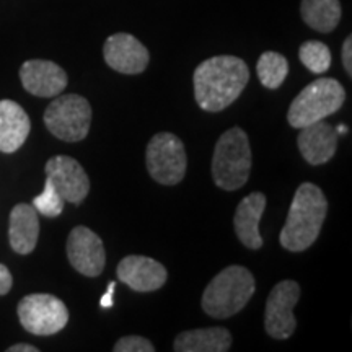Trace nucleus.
I'll return each mask as SVG.
<instances>
[{
  "mask_svg": "<svg viewBox=\"0 0 352 352\" xmlns=\"http://www.w3.org/2000/svg\"><path fill=\"white\" fill-rule=\"evenodd\" d=\"M118 277L127 287L135 292H153L164 287L166 283V270L164 264L147 256L132 254L118 264Z\"/></svg>",
  "mask_w": 352,
  "mask_h": 352,
  "instance_id": "nucleus-14",
  "label": "nucleus"
},
{
  "mask_svg": "<svg viewBox=\"0 0 352 352\" xmlns=\"http://www.w3.org/2000/svg\"><path fill=\"white\" fill-rule=\"evenodd\" d=\"M334 131H336V132H340V134H342V132H346L347 129H346V127L344 126H338V129H334Z\"/></svg>",
  "mask_w": 352,
  "mask_h": 352,
  "instance_id": "nucleus-29",
  "label": "nucleus"
},
{
  "mask_svg": "<svg viewBox=\"0 0 352 352\" xmlns=\"http://www.w3.org/2000/svg\"><path fill=\"white\" fill-rule=\"evenodd\" d=\"M114 287H116V283H111L108 285L107 292H104V296L101 297L100 300V305L103 308H111L113 307V294H114Z\"/></svg>",
  "mask_w": 352,
  "mask_h": 352,
  "instance_id": "nucleus-27",
  "label": "nucleus"
},
{
  "mask_svg": "<svg viewBox=\"0 0 352 352\" xmlns=\"http://www.w3.org/2000/svg\"><path fill=\"white\" fill-rule=\"evenodd\" d=\"M266 196L263 192H252L240 202L233 217V226L239 240L250 250H259L263 246V236L259 233V220L266 209Z\"/></svg>",
  "mask_w": 352,
  "mask_h": 352,
  "instance_id": "nucleus-16",
  "label": "nucleus"
},
{
  "mask_svg": "<svg viewBox=\"0 0 352 352\" xmlns=\"http://www.w3.org/2000/svg\"><path fill=\"white\" fill-rule=\"evenodd\" d=\"M327 212L328 201L323 191L314 183L300 184L280 232V245L296 253L310 248L318 239Z\"/></svg>",
  "mask_w": 352,
  "mask_h": 352,
  "instance_id": "nucleus-2",
  "label": "nucleus"
},
{
  "mask_svg": "<svg viewBox=\"0 0 352 352\" xmlns=\"http://www.w3.org/2000/svg\"><path fill=\"white\" fill-rule=\"evenodd\" d=\"M300 297V285L296 280H283L272 287L264 310V328L274 340H287L297 328L294 307Z\"/></svg>",
  "mask_w": 352,
  "mask_h": 352,
  "instance_id": "nucleus-9",
  "label": "nucleus"
},
{
  "mask_svg": "<svg viewBox=\"0 0 352 352\" xmlns=\"http://www.w3.org/2000/svg\"><path fill=\"white\" fill-rule=\"evenodd\" d=\"M12 283L13 279L10 271L7 270V266L0 264V296H6V294L10 292Z\"/></svg>",
  "mask_w": 352,
  "mask_h": 352,
  "instance_id": "nucleus-26",
  "label": "nucleus"
},
{
  "mask_svg": "<svg viewBox=\"0 0 352 352\" xmlns=\"http://www.w3.org/2000/svg\"><path fill=\"white\" fill-rule=\"evenodd\" d=\"M19 318L26 331L36 336H51L65 328L69 310L65 303L50 294H32L19 303Z\"/></svg>",
  "mask_w": 352,
  "mask_h": 352,
  "instance_id": "nucleus-8",
  "label": "nucleus"
},
{
  "mask_svg": "<svg viewBox=\"0 0 352 352\" xmlns=\"http://www.w3.org/2000/svg\"><path fill=\"white\" fill-rule=\"evenodd\" d=\"M346 100L344 87L334 78H318L311 82L290 103L287 120L296 129L323 121L342 107Z\"/></svg>",
  "mask_w": 352,
  "mask_h": 352,
  "instance_id": "nucleus-5",
  "label": "nucleus"
},
{
  "mask_svg": "<svg viewBox=\"0 0 352 352\" xmlns=\"http://www.w3.org/2000/svg\"><path fill=\"white\" fill-rule=\"evenodd\" d=\"M230 346V333L220 327L183 331L176 336L173 344L176 352H226Z\"/></svg>",
  "mask_w": 352,
  "mask_h": 352,
  "instance_id": "nucleus-19",
  "label": "nucleus"
},
{
  "mask_svg": "<svg viewBox=\"0 0 352 352\" xmlns=\"http://www.w3.org/2000/svg\"><path fill=\"white\" fill-rule=\"evenodd\" d=\"M67 258L72 267L87 277L100 276L107 264L103 241L87 227H76L67 239Z\"/></svg>",
  "mask_w": 352,
  "mask_h": 352,
  "instance_id": "nucleus-10",
  "label": "nucleus"
},
{
  "mask_svg": "<svg viewBox=\"0 0 352 352\" xmlns=\"http://www.w3.org/2000/svg\"><path fill=\"white\" fill-rule=\"evenodd\" d=\"M8 352H38V347H34L32 344H15L12 347H8Z\"/></svg>",
  "mask_w": 352,
  "mask_h": 352,
  "instance_id": "nucleus-28",
  "label": "nucleus"
},
{
  "mask_svg": "<svg viewBox=\"0 0 352 352\" xmlns=\"http://www.w3.org/2000/svg\"><path fill=\"white\" fill-rule=\"evenodd\" d=\"M256 72L263 87L270 88V90H276V88L283 85L285 77H287L289 63L284 56L279 54V52L267 51L259 57Z\"/></svg>",
  "mask_w": 352,
  "mask_h": 352,
  "instance_id": "nucleus-21",
  "label": "nucleus"
},
{
  "mask_svg": "<svg viewBox=\"0 0 352 352\" xmlns=\"http://www.w3.org/2000/svg\"><path fill=\"white\" fill-rule=\"evenodd\" d=\"M32 131L28 114L12 100L0 101V152L13 153L25 144Z\"/></svg>",
  "mask_w": 352,
  "mask_h": 352,
  "instance_id": "nucleus-17",
  "label": "nucleus"
},
{
  "mask_svg": "<svg viewBox=\"0 0 352 352\" xmlns=\"http://www.w3.org/2000/svg\"><path fill=\"white\" fill-rule=\"evenodd\" d=\"M20 80L28 94L39 98L59 96L67 87V74L51 60H26L20 69Z\"/></svg>",
  "mask_w": 352,
  "mask_h": 352,
  "instance_id": "nucleus-13",
  "label": "nucleus"
},
{
  "mask_svg": "<svg viewBox=\"0 0 352 352\" xmlns=\"http://www.w3.org/2000/svg\"><path fill=\"white\" fill-rule=\"evenodd\" d=\"M148 173L157 183L165 186L178 184L186 175V151L182 139L171 132H160L152 138L145 152Z\"/></svg>",
  "mask_w": 352,
  "mask_h": 352,
  "instance_id": "nucleus-7",
  "label": "nucleus"
},
{
  "mask_svg": "<svg viewBox=\"0 0 352 352\" xmlns=\"http://www.w3.org/2000/svg\"><path fill=\"white\" fill-rule=\"evenodd\" d=\"M47 131L64 142H78L88 135L91 124V107L80 95H63L44 111Z\"/></svg>",
  "mask_w": 352,
  "mask_h": 352,
  "instance_id": "nucleus-6",
  "label": "nucleus"
},
{
  "mask_svg": "<svg viewBox=\"0 0 352 352\" xmlns=\"http://www.w3.org/2000/svg\"><path fill=\"white\" fill-rule=\"evenodd\" d=\"M39 236V219L32 204H16L10 212L8 240L15 253L30 254L36 248Z\"/></svg>",
  "mask_w": 352,
  "mask_h": 352,
  "instance_id": "nucleus-18",
  "label": "nucleus"
},
{
  "mask_svg": "<svg viewBox=\"0 0 352 352\" xmlns=\"http://www.w3.org/2000/svg\"><path fill=\"white\" fill-rule=\"evenodd\" d=\"M302 64L314 74H324L331 65V51L324 43L307 41L298 51Z\"/></svg>",
  "mask_w": 352,
  "mask_h": 352,
  "instance_id": "nucleus-22",
  "label": "nucleus"
},
{
  "mask_svg": "<svg viewBox=\"0 0 352 352\" xmlns=\"http://www.w3.org/2000/svg\"><path fill=\"white\" fill-rule=\"evenodd\" d=\"M195 98L204 111L219 113L241 95L250 80V69L240 57L215 56L195 70Z\"/></svg>",
  "mask_w": 352,
  "mask_h": 352,
  "instance_id": "nucleus-1",
  "label": "nucleus"
},
{
  "mask_svg": "<svg viewBox=\"0 0 352 352\" xmlns=\"http://www.w3.org/2000/svg\"><path fill=\"white\" fill-rule=\"evenodd\" d=\"M302 19L310 28L329 33L341 20L340 0H302Z\"/></svg>",
  "mask_w": 352,
  "mask_h": 352,
  "instance_id": "nucleus-20",
  "label": "nucleus"
},
{
  "mask_svg": "<svg viewBox=\"0 0 352 352\" xmlns=\"http://www.w3.org/2000/svg\"><path fill=\"white\" fill-rule=\"evenodd\" d=\"M342 65H344L347 76H352V38L347 36L342 44Z\"/></svg>",
  "mask_w": 352,
  "mask_h": 352,
  "instance_id": "nucleus-25",
  "label": "nucleus"
},
{
  "mask_svg": "<svg viewBox=\"0 0 352 352\" xmlns=\"http://www.w3.org/2000/svg\"><path fill=\"white\" fill-rule=\"evenodd\" d=\"M254 277L243 266H228L210 280L202 294V310L214 318H228L243 310L253 297Z\"/></svg>",
  "mask_w": 352,
  "mask_h": 352,
  "instance_id": "nucleus-3",
  "label": "nucleus"
},
{
  "mask_svg": "<svg viewBox=\"0 0 352 352\" xmlns=\"http://www.w3.org/2000/svg\"><path fill=\"white\" fill-rule=\"evenodd\" d=\"M103 56L109 67L127 76L144 72L151 59L147 47L138 38L127 33H116L109 36L104 43Z\"/></svg>",
  "mask_w": 352,
  "mask_h": 352,
  "instance_id": "nucleus-12",
  "label": "nucleus"
},
{
  "mask_svg": "<svg viewBox=\"0 0 352 352\" xmlns=\"http://www.w3.org/2000/svg\"><path fill=\"white\" fill-rule=\"evenodd\" d=\"M155 347L142 336H124L114 344V352H153Z\"/></svg>",
  "mask_w": 352,
  "mask_h": 352,
  "instance_id": "nucleus-24",
  "label": "nucleus"
},
{
  "mask_svg": "<svg viewBox=\"0 0 352 352\" xmlns=\"http://www.w3.org/2000/svg\"><path fill=\"white\" fill-rule=\"evenodd\" d=\"M64 204L65 201L63 196L56 191L52 183L46 178L43 192L33 199V208L36 209V212L46 215V217H57L64 210Z\"/></svg>",
  "mask_w": 352,
  "mask_h": 352,
  "instance_id": "nucleus-23",
  "label": "nucleus"
},
{
  "mask_svg": "<svg viewBox=\"0 0 352 352\" xmlns=\"http://www.w3.org/2000/svg\"><path fill=\"white\" fill-rule=\"evenodd\" d=\"M44 170H46V178L65 202L80 204L88 196L90 182H88L85 170L76 158L67 155L52 157L47 160Z\"/></svg>",
  "mask_w": 352,
  "mask_h": 352,
  "instance_id": "nucleus-11",
  "label": "nucleus"
},
{
  "mask_svg": "<svg viewBox=\"0 0 352 352\" xmlns=\"http://www.w3.org/2000/svg\"><path fill=\"white\" fill-rule=\"evenodd\" d=\"M252 162L248 135L240 127H232L223 132L215 144L212 157L214 183L226 191L240 189L248 182Z\"/></svg>",
  "mask_w": 352,
  "mask_h": 352,
  "instance_id": "nucleus-4",
  "label": "nucleus"
},
{
  "mask_svg": "<svg viewBox=\"0 0 352 352\" xmlns=\"http://www.w3.org/2000/svg\"><path fill=\"white\" fill-rule=\"evenodd\" d=\"M338 132L328 122L318 121L300 129L297 138L298 151L310 165H323L336 153Z\"/></svg>",
  "mask_w": 352,
  "mask_h": 352,
  "instance_id": "nucleus-15",
  "label": "nucleus"
}]
</instances>
